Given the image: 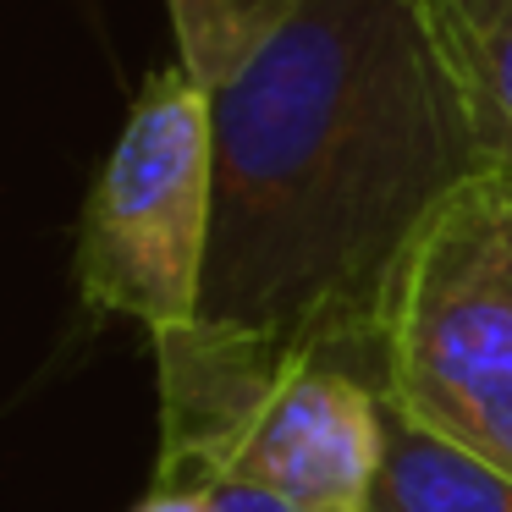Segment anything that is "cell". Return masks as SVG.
I'll use <instances>...</instances> for the list:
<instances>
[{
  "label": "cell",
  "mask_w": 512,
  "mask_h": 512,
  "mask_svg": "<svg viewBox=\"0 0 512 512\" xmlns=\"http://www.w3.org/2000/svg\"><path fill=\"white\" fill-rule=\"evenodd\" d=\"M210 138L193 325L386 375V309L413 243L490 171L419 0H259L243 67L210 89Z\"/></svg>",
  "instance_id": "1"
},
{
  "label": "cell",
  "mask_w": 512,
  "mask_h": 512,
  "mask_svg": "<svg viewBox=\"0 0 512 512\" xmlns=\"http://www.w3.org/2000/svg\"><path fill=\"white\" fill-rule=\"evenodd\" d=\"M155 479H248L303 512H364L386 452V375L353 353L160 331Z\"/></svg>",
  "instance_id": "2"
},
{
  "label": "cell",
  "mask_w": 512,
  "mask_h": 512,
  "mask_svg": "<svg viewBox=\"0 0 512 512\" xmlns=\"http://www.w3.org/2000/svg\"><path fill=\"white\" fill-rule=\"evenodd\" d=\"M386 402L512 474V166L446 199L386 309Z\"/></svg>",
  "instance_id": "3"
},
{
  "label": "cell",
  "mask_w": 512,
  "mask_h": 512,
  "mask_svg": "<svg viewBox=\"0 0 512 512\" xmlns=\"http://www.w3.org/2000/svg\"><path fill=\"white\" fill-rule=\"evenodd\" d=\"M215 221L210 94L182 67L138 89L78 226V298L149 336L199 320Z\"/></svg>",
  "instance_id": "4"
},
{
  "label": "cell",
  "mask_w": 512,
  "mask_h": 512,
  "mask_svg": "<svg viewBox=\"0 0 512 512\" xmlns=\"http://www.w3.org/2000/svg\"><path fill=\"white\" fill-rule=\"evenodd\" d=\"M364 512H512V474L386 402V452Z\"/></svg>",
  "instance_id": "5"
},
{
  "label": "cell",
  "mask_w": 512,
  "mask_h": 512,
  "mask_svg": "<svg viewBox=\"0 0 512 512\" xmlns=\"http://www.w3.org/2000/svg\"><path fill=\"white\" fill-rule=\"evenodd\" d=\"M490 166H512V0H419Z\"/></svg>",
  "instance_id": "6"
},
{
  "label": "cell",
  "mask_w": 512,
  "mask_h": 512,
  "mask_svg": "<svg viewBox=\"0 0 512 512\" xmlns=\"http://www.w3.org/2000/svg\"><path fill=\"white\" fill-rule=\"evenodd\" d=\"M166 17L177 34V67L210 94L243 67L259 28V0H166Z\"/></svg>",
  "instance_id": "7"
},
{
  "label": "cell",
  "mask_w": 512,
  "mask_h": 512,
  "mask_svg": "<svg viewBox=\"0 0 512 512\" xmlns=\"http://www.w3.org/2000/svg\"><path fill=\"white\" fill-rule=\"evenodd\" d=\"M188 485V479H182ZM204 490H210V507L215 512H303L292 507L287 496H276V490L265 485H248V479H199Z\"/></svg>",
  "instance_id": "8"
},
{
  "label": "cell",
  "mask_w": 512,
  "mask_h": 512,
  "mask_svg": "<svg viewBox=\"0 0 512 512\" xmlns=\"http://www.w3.org/2000/svg\"><path fill=\"white\" fill-rule=\"evenodd\" d=\"M127 512H215L204 485H182V479H149V490Z\"/></svg>",
  "instance_id": "9"
}]
</instances>
